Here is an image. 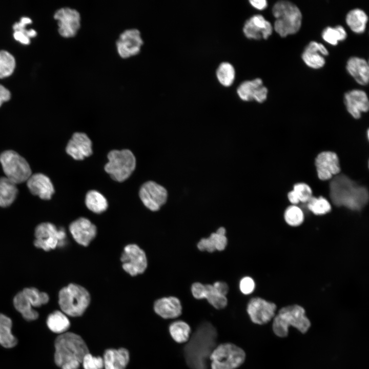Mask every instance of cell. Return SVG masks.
I'll return each mask as SVG.
<instances>
[{
  "label": "cell",
  "mask_w": 369,
  "mask_h": 369,
  "mask_svg": "<svg viewBox=\"0 0 369 369\" xmlns=\"http://www.w3.org/2000/svg\"><path fill=\"white\" fill-rule=\"evenodd\" d=\"M15 67L14 57L9 52L0 51V78L11 75Z\"/></svg>",
  "instance_id": "obj_39"
},
{
  "label": "cell",
  "mask_w": 369,
  "mask_h": 369,
  "mask_svg": "<svg viewBox=\"0 0 369 369\" xmlns=\"http://www.w3.org/2000/svg\"><path fill=\"white\" fill-rule=\"evenodd\" d=\"M216 76L219 82L222 85L225 87L230 86L235 79V69L229 63H222L217 69Z\"/></svg>",
  "instance_id": "obj_38"
},
{
  "label": "cell",
  "mask_w": 369,
  "mask_h": 369,
  "mask_svg": "<svg viewBox=\"0 0 369 369\" xmlns=\"http://www.w3.org/2000/svg\"><path fill=\"white\" fill-rule=\"evenodd\" d=\"M90 302V295L83 286L70 283L58 293V304L66 315L78 317L83 314Z\"/></svg>",
  "instance_id": "obj_6"
},
{
  "label": "cell",
  "mask_w": 369,
  "mask_h": 369,
  "mask_svg": "<svg viewBox=\"0 0 369 369\" xmlns=\"http://www.w3.org/2000/svg\"><path fill=\"white\" fill-rule=\"evenodd\" d=\"M203 299L216 309H223L228 304L226 296L218 292L213 284H204Z\"/></svg>",
  "instance_id": "obj_36"
},
{
  "label": "cell",
  "mask_w": 369,
  "mask_h": 369,
  "mask_svg": "<svg viewBox=\"0 0 369 369\" xmlns=\"http://www.w3.org/2000/svg\"><path fill=\"white\" fill-rule=\"evenodd\" d=\"M144 44L140 31L136 28H129L121 32L116 40L117 53L127 58L138 54Z\"/></svg>",
  "instance_id": "obj_13"
},
{
  "label": "cell",
  "mask_w": 369,
  "mask_h": 369,
  "mask_svg": "<svg viewBox=\"0 0 369 369\" xmlns=\"http://www.w3.org/2000/svg\"><path fill=\"white\" fill-rule=\"evenodd\" d=\"M169 329L171 336L176 342H187L190 337L191 327L183 321L178 320L172 322Z\"/></svg>",
  "instance_id": "obj_35"
},
{
  "label": "cell",
  "mask_w": 369,
  "mask_h": 369,
  "mask_svg": "<svg viewBox=\"0 0 369 369\" xmlns=\"http://www.w3.org/2000/svg\"><path fill=\"white\" fill-rule=\"evenodd\" d=\"M14 39L24 45H29L30 43V38L20 31H15L13 33Z\"/></svg>",
  "instance_id": "obj_46"
},
{
  "label": "cell",
  "mask_w": 369,
  "mask_h": 369,
  "mask_svg": "<svg viewBox=\"0 0 369 369\" xmlns=\"http://www.w3.org/2000/svg\"><path fill=\"white\" fill-rule=\"evenodd\" d=\"M47 325L52 332L60 335L66 333L70 326V322L62 311H55L48 316Z\"/></svg>",
  "instance_id": "obj_32"
},
{
  "label": "cell",
  "mask_w": 369,
  "mask_h": 369,
  "mask_svg": "<svg viewBox=\"0 0 369 369\" xmlns=\"http://www.w3.org/2000/svg\"><path fill=\"white\" fill-rule=\"evenodd\" d=\"M307 207L310 211L317 215H323L331 210V206L329 201L324 197L312 196L307 202Z\"/></svg>",
  "instance_id": "obj_40"
},
{
  "label": "cell",
  "mask_w": 369,
  "mask_h": 369,
  "mask_svg": "<svg viewBox=\"0 0 369 369\" xmlns=\"http://www.w3.org/2000/svg\"><path fill=\"white\" fill-rule=\"evenodd\" d=\"M54 18L57 20L58 31L64 37H74L80 28L81 15L75 9L61 8L55 12Z\"/></svg>",
  "instance_id": "obj_14"
},
{
  "label": "cell",
  "mask_w": 369,
  "mask_h": 369,
  "mask_svg": "<svg viewBox=\"0 0 369 369\" xmlns=\"http://www.w3.org/2000/svg\"><path fill=\"white\" fill-rule=\"evenodd\" d=\"M154 310L163 318L173 319L181 314L182 305L178 298L169 296L157 300L154 304Z\"/></svg>",
  "instance_id": "obj_25"
},
{
  "label": "cell",
  "mask_w": 369,
  "mask_h": 369,
  "mask_svg": "<svg viewBox=\"0 0 369 369\" xmlns=\"http://www.w3.org/2000/svg\"><path fill=\"white\" fill-rule=\"evenodd\" d=\"M346 68L359 84L365 86L368 83L369 67L365 59L358 57H351L347 61Z\"/></svg>",
  "instance_id": "obj_27"
},
{
  "label": "cell",
  "mask_w": 369,
  "mask_h": 369,
  "mask_svg": "<svg viewBox=\"0 0 369 369\" xmlns=\"http://www.w3.org/2000/svg\"><path fill=\"white\" fill-rule=\"evenodd\" d=\"M367 20L368 17L365 12L359 8L349 11L345 18L347 26L356 33L364 32Z\"/></svg>",
  "instance_id": "obj_30"
},
{
  "label": "cell",
  "mask_w": 369,
  "mask_h": 369,
  "mask_svg": "<svg viewBox=\"0 0 369 369\" xmlns=\"http://www.w3.org/2000/svg\"><path fill=\"white\" fill-rule=\"evenodd\" d=\"M321 35L326 43L336 46L339 42L346 39L347 33L342 26L338 25L335 27H327L324 28Z\"/></svg>",
  "instance_id": "obj_37"
},
{
  "label": "cell",
  "mask_w": 369,
  "mask_h": 369,
  "mask_svg": "<svg viewBox=\"0 0 369 369\" xmlns=\"http://www.w3.org/2000/svg\"><path fill=\"white\" fill-rule=\"evenodd\" d=\"M284 217L286 222L291 226L300 225L304 220V214L302 210L296 205H292L286 208Z\"/></svg>",
  "instance_id": "obj_41"
},
{
  "label": "cell",
  "mask_w": 369,
  "mask_h": 369,
  "mask_svg": "<svg viewBox=\"0 0 369 369\" xmlns=\"http://www.w3.org/2000/svg\"><path fill=\"white\" fill-rule=\"evenodd\" d=\"M255 288V282L250 277L245 276L240 281L239 289L241 293L244 295L251 294L254 291Z\"/></svg>",
  "instance_id": "obj_44"
},
{
  "label": "cell",
  "mask_w": 369,
  "mask_h": 369,
  "mask_svg": "<svg viewBox=\"0 0 369 369\" xmlns=\"http://www.w3.org/2000/svg\"><path fill=\"white\" fill-rule=\"evenodd\" d=\"M328 54L329 51L322 44L312 41L305 48L301 57L308 67L317 69L324 66L325 60L323 56Z\"/></svg>",
  "instance_id": "obj_24"
},
{
  "label": "cell",
  "mask_w": 369,
  "mask_h": 369,
  "mask_svg": "<svg viewBox=\"0 0 369 369\" xmlns=\"http://www.w3.org/2000/svg\"><path fill=\"white\" fill-rule=\"evenodd\" d=\"M239 97L244 101L255 100L258 102L264 101L268 90L259 78L242 83L237 90Z\"/></svg>",
  "instance_id": "obj_20"
},
{
  "label": "cell",
  "mask_w": 369,
  "mask_h": 369,
  "mask_svg": "<svg viewBox=\"0 0 369 369\" xmlns=\"http://www.w3.org/2000/svg\"><path fill=\"white\" fill-rule=\"evenodd\" d=\"M123 269L132 276L143 273L148 265L145 252L135 244L126 245L120 257Z\"/></svg>",
  "instance_id": "obj_12"
},
{
  "label": "cell",
  "mask_w": 369,
  "mask_h": 369,
  "mask_svg": "<svg viewBox=\"0 0 369 369\" xmlns=\"http://www.w3.org/2000/svg\"><path fill=\"white\" fill-rule=\"evenodd\" d=\"M10 97V91L4 86L0 85V107L3 102L9 100Z\"/></svg>",
  "instance_id": "obj_47"
},
{
  "label": "cell",
  "mask_w": 369,
  "mask_h": 369,
  "mask_svg": "<svg viewBox=\"0 0 369 369\" xmlns=\"http://www.w3.org/2000/svg\"><path fill=\"white\" fill-rule=\"evenodd\" d=\"M225 234L226 230L224 228H219L216 232L212 233L209 237L201 238L197 243L198 249L201 251L211 253L224 250L228 243Z\"/></svg>",
  "instance_id": "obj_26"
},
{
  "label": "cell",
  "mask_w": 369,
  "mask_h": 369,
  "mask_svg": "<svg viewBox=\"0 0 369 369\" xmlns=\"http://www.w3.org/2000/svg\"><path fill=\"white\" fill-rule=\"evenodd\" d=\"M32 23V20L27 17H23L19 23H16L13 26V29L15 31H18L27 35L29 38L35 37L37 33L34 29L28 30L26 26Z\"/></svg>",
  "instance_id": "obj_43"
},
{
  "label": "cell",
  "mask_w": 369,
  "mask_h": 369,
  "mask_svg": "<svg viewBox=\"0 0 369 369\" xmlns=\"http://www.w3.org/2000/svg\"><path fill=\"white\" fill-rule=\"evenodd\" d=\"M27 186L30 192L44 200H49L54 192L50 178L42 173L31 175L27 180Z\"/></svg>",
  "instance_id": "obj_23"
},
{
  "label": "cell",
  "mask_w": 369,
  "mask_h": 369,
  "mask_svg": "<svg viewBox=\"0 0 369 369\" xmlns=\"http://www.w3.org/2000/svg\"><path fill=\"white\" fill-rule=\"evenodd\" d=\"M66 152L75 160H82L92 154V142L86 134L76 132L69 140Z\"/></svg>",
  "instance_id": "obj_22"
},
{
  "label": "cell",
  "mask_w": 369,
  "mask_h": 369,
  "mask_svg": "<svg viewBox=\"0 0 369 369\" xmlns=\"http://www.w3.org/2000/svg\"><path fill=\"white\" fill-rule=\"evenodd\" d=\"M249 2L253 7L260 10L265 9L268 6L265 0H250Z\"/></svg>",
  "instance_id": "obj_49"
},
{
  "label": "cell",
  "mask_w": 369,
  "mask_h": 369,
  "mask_svg": "<svg viewBox=\"0 0 369 369\" xmlns=\"http://www.w3.org/2000/svg\"><path fill=\"white\" fill-rule=\"evenodd\" d=\"M0 162L6 177L16 184L27 181L32 175L28 162L14 151L7 150L2 153Z\"/></svg>",
  "instance_id": "obj_10"
},
{
  "label": "cell",
  "mask_w": 369,
  "mask_h": 369,
  "mask_svg": "<svg viewBox=\"0 0 369 369\" xmlns=\"http://www.w3.org/2000/svg\"><path fill=\"white\" fill-rule=\"evenodd\" d=\"M81 363L84 369H102L104 367L103 358L94 357L89 353L85 356Z\"/></svg>",
  "instance_id": "obj_42"
},
{
  "label": "cell",
  "mask_w": 369,
  "mask_h": 369,
  "mask_svg": "<svg viewBox=\"0 0 369 369\" xmlns=\"http://www.w3.org/2000/svg\"><path fill=\"white\" fill-rule=\"evenodd\" d=\"M34 245L45 251L55 249L63 245L66 234L64 229H58L50 222H43L35 229Z\"/></svg>",
  "instance_id": "obj_11"
},
{
  "label": "cell",
  "mask_w": 369,
  "mask_h": 369,
  "mask_svg": "<svg viewBox=\"0 0 369 369\" xmlns=\"http://www.w3.org/2000/svg\"><path fill=\"white\" fill-rule=\"evenodd\" d=\"M217 332L209 322L200 324L183 349L187 365L191 369H208L210 356L216 347Z\"/></svg>",
  "instance_id": "obj_1"
},
{
  "label": "cell",
  "mask_w": 369,
  "mask_h": 369,
  "mask_svg": "<svg viewBox=\"0 0 369 369\" xmlns=\"http://www.w3.org/2000/svg\"><path fill=\"white\" fill-rule=\"evenodd\" d=\"M344 103L348 112L355 119L360 118L361 113L369 109V101L366 93L361 90L355 89L346 92Z\"/></svg>",
  "instance_id": "obj_21"
},
{
  "label": "cell",
  "mask_w": 369,
  "mask_h": 369,
  "mask_svg": "<svg viewBox=\"0 0 369 369\" xmlns=\"http://www.w3.org/2000/svg\"><path fill=\"white\" fill-rule=\"evenodd\" d=\"M204 284L200 282H195L191 286V292L193 297L197 299H203Z\"/></svg>",
  "instance_id": "obj_45"
},
{
  "label": "cell",
  "mask_w": 369,
  "mask_h": 369,
  "mask_svg": "<svg viewBox=\"0 0 369 369\" xmlns=\"http://www.w3.org/2000/svg\"><path fill=\"white\" fill-rule=\"evenodd\" d=\"M290 326L296 328L302 333H306L310 329L311 322L302 306L294 304L283 307L275 316L272 329L276 336L286 337Z\"/></svg>",
  "instance_id": "obj_5"
},
{
  "label": "cell",
  "mask_w": 369,
  "mask_h": 369,
  "mask_svg": "<svg viewBox=\"0 0 369 369\" xmlns=\"http://www.w3.org/2000/svg\"><path fill=\"white\" fill-rule=\"evenodd\" d=\"M49 297L44 292H40L35 288H26L18 292L13 298L15 309L27 321L37 319L38 312L33 308H38L48 302Z\"/></svg>",
  "instance_id": "obj_7"
},
{
  "label": "cell",
  "mask_w": 369,
  "mask_h": 369,
  "mask_svg": "<svg viewBox=\"0 0 369 369\" xmlns=\"http://www.w3.org/2000/svg\"><path fill=\"white\" fill-rule=\"evenodd\" d=\"M69 231L75 241L84 247L89 244L97 233L96 226L85 217H80L71 223Z\"/></svg>",
  "instance_id": "obj_19"
},
{
  "label": "cell",
  "mask_w": 369,
  "mask_h": 369,
  "mask_svg": "<svg viewBox=\"0 0 369 369\" xmlns=\"http://www.w3.org/2000/svg\"><path fill=\"white\" fill-rule=\"evenodd\" d=\"M107 157L108 162L105 166V170L115 181L126 180L135 169V156L128 149L111 151Z\"/></svg>",
  "instance_id": "obj_8"
},
{
  "label": "cell",
  "mask_w": 369,
  "mask_h": 369,
  "mask_svg": "<svg viewBox=\"0 0 369 369\" xmlns=\"http://www.w3.org/2000/svg\"><path fill=\"white\" fill-rule=\"evenodd\" d=\"M103 360L105 369H125L129 361V353L125 348L108 349Z\"/></svg>",
  "instance_id": "obj_28"
},
{
  "label": "cell",
  "mask_w": 369,
  "mask_h": 369,
  "mask_svg": "<svg viewBox=\"0 0 369 369\" xmlns=\"http://www.w3.org/2000/svg\"><path fill=\"white\" fill-rule=\"evenodd\" d=\"M330 196L336 206H343L353 211L361 210L368 201L367 189L344 174L332 178Z\"/></svg>",
  "instance_id": "obj_2"
},
{
  "label": "cell",
  "mask_w": 369,
  "mask_h": 369,
  "mask_svg": "<svg viewBox=\"0 0 369 369\" xmlns=\"http://www.w3.org/2000/svg\"><path fill=\"white\" fill-rule=\"evenodd\" d=\"M315 166L318 177L321 180L331 179L341 171L338 157L332 151L320 153L315 159Z\"/></svg>",
  "instance_id": "obj_17"
},
{
  "label": "cell",
  "mask_w": 369,
  "mask_h": 369,
  "mask_svg": "<svg viewBox=\"0 0 369 369\" xmlns=\"http://www.w3.org/2000/svg\"><path fill=\"white\" fill-rule=\"evenodd\" d=\"M214 287L221 294L226 296L229 291L228 284L222 281H216L213 284Z\"/></svg>",
  "instance_id": "obj_48"
},
{
  "label": "cell",
  "mask_w": 369,
  "mask_h": 369,
  "mask_svg": "<svg viewBox=\"0 0 369 369\" xmlns=\"http://www.w3.org/2000/svg\"><path fill=\"white\" fill-rule=\"evenodd\" d=\"M18 190L16 184L6 177H0V207L10 206L16 199Z\"/></svg>",
  "instance_id": "obj_29"
},
{
  "label": "cell",
  "mask_w": 369,
  "mask_h": 369,
  "mask_svg": "<svg viewBox=\"0 0 369 369\" xmlns=\"http://www.w3.org/2000/svg\"><path fill=\"white\" fill-rule=\"evenodd\" d=\"M11 319L0 313V344L5 348H12L17 343V340L12 334Z\"/></svg>",
  "instance_id": "obj_31"
},
{
  "label": "cell",
  "mask_w": 369,
  "mask_h": 369,
  "mask_svg": "<svg viewBox=\"0 0 369 369\" xmlns=\"http://www.w3.org/2000/svg\"><path fill=\"white\" fill-rule=\"evenodd\" d=\"M275 18V31L282 37L296 33L302 24V14L294 3L287 1L276 2L272 8Z\"/></svg>",
  "instance_id": "obj_4"
},
{
  "label": "cell",
  "mask_w": 369,
  "mask_h": 369,
  "mask_svg": "<svg viewBox=\"0 0 369 369\" xmlns=\"http://www.w3.org/2000/svg\"><path fill=\"white\" fill-rule=\"evenodd\" d=\"M85 203L89 210L97 214L105 212L108 206L105 197L96 190L88 192L86 195Z\"/></svg>",
  "instance_id": "obj_34"
},
{
  "label": "cell",
  "mask_w": 369,
  "mask_h": 369,
  "mask_svg": "<svg viewBox=\"0 0 369 369\" xmlns=\"http://www.w3.org/2000/svg\"><path fill=\"white\" fill-rule=\"evenodd\" d=\"M276 308L274 303L255 297L249 301L247 311L253 323L262 325L269 322L275 316Z\"/></svg>",
  "instance_id": "obj_16"
},
{
  "label": "cell",
  "mask_w": 369,
  "mask_h": 369,
  "mask_svg": "<svg viewBox=\"0 0 369 369\" xmlns=\"http://www.w3.org/2000/svg\"><path fill=\"white\" fill-rule=\"evenodd\" d=\"M139 195L145 206L152 211H157L166 202L167 190L153 181L144 183L140 188Z\"/></svg>",
  "instance_id": "obj_15"
},
{
  "label": "cell",
  "mask_w": 369,
  "mask_h": 369,
  "mask_svg": "<svg viewBox=\"0 0 369 369\" xmlns=\"http://www.w3.org/2000/svg\"><path fill=\"white\" fill-rule=\"evenodd\" d=\"M245 359L244 351L230 343L215 347L209 358L211 369H236L242 365Z\"/></svg>",
  "instance_id": "obj_9"
},
{
  "label": "cell",
  "mask_w": 369,
  "mask_h": 369,
  "mask_svg": "<svg viewBox=\"0 0 369 369\" xmlns=\"http://www.w3.org/2000/svg\"><path fill=\"white\" fill-rule=\"evenodd\" d=\"M312 196V189L308 184L303 182L295 184L293 190L288 194V199L293 205L300 202L307 203Z\"/></svg>",
  "instance_id": "obj_33"
},
{
  "label": "cell",
  "mask_w": 369,
  "mask_h": 369,
  "mask_svg": "<svg viewBox=\"0 0 369 369\" xmlns=\"http://www.w3.org/2000/svg\"><path fill=\"white\" fill-rule=\"evenodd\" d=\"M271 24L260 14L253 15L245 22L243 32L249 39H266L272 34Z\"/></svg>",
  "instance_id": "obj_18"
},
{
  "label": "cell",
  "mask_w": 369,
  "mask_h": 369,
  "mask_svg": "<svg viewBox=\"0 0 369 369\" xmlns=\"http://www.w3.org/2000/svg\"><path fill=\"white\" fill-rule=\"evenodd\" d=\"M55 364L61 369H78L88 348L83 338L72 332L59 335L54 342Z\"/></svg>",
  "instance_id": "obj_3"
}]
</instances>
